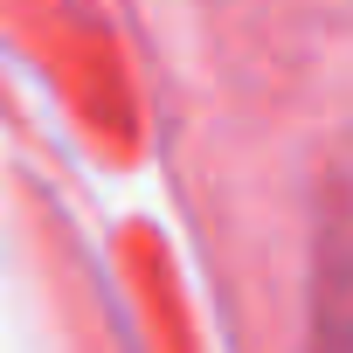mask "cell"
Wrapping results in <instances>:
<instances>
[{"instance_id":"1","label":"cell","mask_w":353,"mask_h":353,"mask_svg":"<svg viewBox=\"0 0 353 353\" xmlns=\"http://www.w3.org/2000/svg\"><path fill=\"white\" fill-rule=\"evenodd\" d=\"M312 353H353V181L332 188L312 270Z\"/></svg>"}]
</instances>
